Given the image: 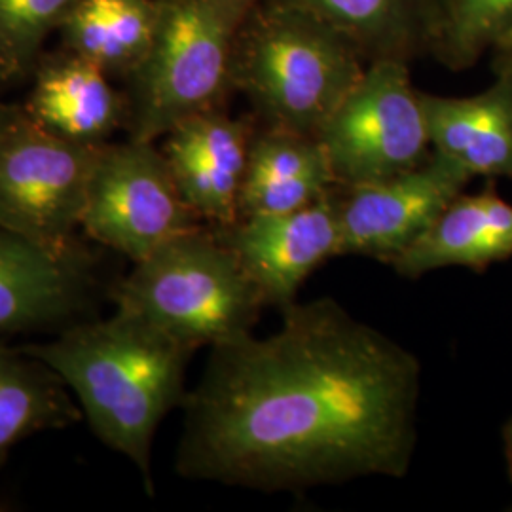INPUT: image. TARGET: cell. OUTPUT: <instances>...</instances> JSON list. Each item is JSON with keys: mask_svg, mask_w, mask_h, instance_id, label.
Returning a JSON list of instances; mask_svg holds the SVG:
<instances>
[{"mask_svg": "<svg viewBox=\"0 0 512 512\" xmlns=\"http://www.w3.org/2000/svg\"><path fill=\"white\" fill-rule=\"evenodd\" d=\"M21 110V105H10V103H0V131L6 128Z\"/></svg>", "mask_w": 512, "mask_h": 512, "instance_id": "22", "label": "cell"}, {"mask_svg": "<svg viewBox=\"0 0 512 512\" xmlns=\"http://www.w3.org/2000/svg\"><path fill=\"white\" fill-rule=\"evenodd\" d=\"M202 224L184 202L156 143L128 137L99 148L82 217L86 236L135 264Z\"/></svg>", "mask_w": 512, "mask_h": 512, "instance_id": "8", "label": "cell"}, {"mask_svg": "<svg viewBox=\"0 0 512 512\" xmlns=\"http://www.w3.org/2000/svg\"><path fill=\"white\" fill-rule=\"evenodd\" d=\"M21 349L73 391L93 435L126 456L152 494V442L165 416L183 408L186 368L198 349L120 310Z\"/></svg>", "mask_w": 512, "mask_h": 512, "instance_id": "2", "label": "cell"}, {"mask_svg": "<svg viewBox=\"0 0 512 512\" xmlns=\"http://www.w3.org/2000/svg\"><path fill=\"white\" fill-rule=\"evenodd\" d=\"M471 175L431 152L420 167L382 183L340 188V256L393 264L465 192Z\"/></svg>", "mask_w": 512, "mask_h": 512, "instance_id": "9", "label": "cell"}, {"mask_svg": "<svg viewBox=\"0 0 512 512\" xmlns=\"http://www.w3.org/2000/svg\"><path fill=\"white\" fill-rule=\"evenodd\" d=\"M505 442H507V458H509V467H511L512 476V421L505 431Z\"/></svg>", "mask_w": 512, "mask_h": 512, "instance_id": "24", "label": "cell"}, {"mask_svg": "<svg viewBox=\"0 0 512 512\" xmlns=\"http://www.w3.org/2000/svg\"><path fill=\"white\" fill-rule=\"evenodd\" d=\"M156 0H78L59 29L61 48L126 82L147 57Z\"/></svg>", "mask_w": 512, "mask_h": 512, "instance_id": "17", "label": "cell"}, {"mask_svg": "<svg viewBox=\"0 0 512 512\" xmlns=\"http://www.w3.org/2000/svg\"><path fill=\"white\" fill-rule=\"evenodd\" d=\"M353 38L287 0H260L236 50V90L256 122L317 137L365 74Z\"/></svg>", "mask_w": 512, "mask_h": 512, "instance_id": "3", "label": "cell"}, {"mask_svg": "<svg viewBox=\"0 0 512 512\" xmlns=\"http://www.w3.org/2000/svg\"><path fill=\"white\" fill-rule=\"evenodd\" d=\"M126 311L192 348L253 334L266 300L213 226H196L133 264L110 291Z\"/></svg>", "mask_w": 512, "mask_h": 512, "instance_id": "5", "label": "cell"}, {"mask_svg": "<svg viewBox=\"0 0 512 512\" xmlns=\"http://www.w3.org/2000/svg\"><path fill=\"white\" fill-rule=\"evenodd\" d=\"M435 2V10H437V14H439L440 6L444 4V0H433ZM437 21V19H435Z\"/></svg>", "mask_w": 512, "mask_h": 512, "instance_id": "25", "label": "cell"}, {"mask_svg": "<svg viewBox=\"0 0 512 512\" xmlns=\"http://www.w3.org/2000/svg\"><path fill=\"white\" fill-rule=\"evenodd\" d=\"M256 131L253 118L228 110L192 116L164 137L162 152L190 211L213 228L239 220V198Z\"/></svg>", "mask_w": 512, "mask_h": 512, "instance_id": "11", "label": "cell"}, {"mask_svg": "<svg viewBox=\"0 0 512 512\" xmlns=\"http://www.w3.org/2000/svg\"><path fill=\"white\" fill-rule=\"evenodd\" d=\"M260 0H156L148 54L124 82L129 139L156 143L184 120L226 109L236 50Z\"/></svg>", "mask_w": 512, "mask_h": 512, "instance_id": "4", "label": "cell"}, {"mask_svg": "<svg viewBox=\"0 0 512 512\" xmlns=\"http://www.w3.org/2000/svg\"><path fill=\"white\" fill-rule=\"evenodd\" d=\"M336 188L327 152L317 137L260 126L249 148L239 219L298 211Z\"/></svg>", "mask_w": 512, "mask_h": 512, "instance_id": "16", "label": "cell"}, {"mask_svg": "<svg viewBox=\"0 0 512 512\" xmlns=\"http://www.w3.org/2000/svg\"><path fill=\"white\" fill-rule=\"evenodd\" d=\"M421 365L332 298L279 329L211 348L184 399L177 473L268 494L403 478L418 444Z\"/></svg>", "mask_w": 512, "mask_h": 512, "instance_id": "1", "label": "cell"}, {"mask_svg": "<svg viewBox=\"0 0 512 512\" xmlns=\"http://www.w3.org/2000/svg\"><path fill=\"white\" fill-rule=\"evenodd\" d=\"M78 0H0V90L18 86L37 69L44 44Z\"/></svg>", "mask_w": 512, "mask_h": 512, "instance_id": "21", "label": "cell"}, {"mask_svg": "<svg viewBox=\"0 0 512 512\" xmlns=\"http://www.w3.org/2000/svg\"><path fill=\"white\" fill-rule=\"evenodd\" d=\"M25 114L57 137L105 145L128 126V97L109 74L65 48L44 52L31 76Z\"/></svg>", "mask_w": 512, "mask_h": 512, "instance_id": "12", "label": "cell"}, {"mask_svg": "<svg viewBox=\"0 0 512 512\" xmlns=\"http://www.w3.org/2000/svg\"><path fill=\"white\" fill-rule=\"evenodd\" d=\"M266 300L281 311L327 260L340 256V186L304 209L217 228Z\"/></svg>", "mask_w": 512, "mask_h": 512, "instance_id": "10", "label": "cell"}, {"mask_svg": "<svg viewBox=\"0 0 512 512\" xmlns=\"http://www.w3.org/2000/svg\"><path fill=\"white\" fill-rule=\"evenodd\" d=\"M101 147L57 137L21 107L0 131V226L57 258H84L76 230Z\"/></svg>", "mask_w": 512, "mask_h": 512, "instance_id": "6", "label": "cell"}, {"mask_svg": "<svg viewBox=\"0 0 512 512\" xmlns=\"http://www.w3.org/2000/svg\"><path fill=\"white\" fill-rule=\"evenodd\" d=\"M509 42L512 0H444L429 46L442 65L459 71Z\"/></svg>", "mask_w": 512, "mask_h": 512, "instance_id": "20", "label": "cell"}, {"mask_svg": "<svg viewBox=\"0 0 512 512\" xmlns=\"http://www.w3.org/2000/svg\"><path fill=\"white\" fill-rule=\"evenodd\" d=\"M494 67H507L512 71V42L507 46L495 50V63Z\"/></svg>", "mask_w": 512, "mask_h": 512, "instance_id": "23", "label": "cell"}, {"mask_svg": "<svg viewBox=\"0 0 512 512\" xmlns=\"http://www.w3.org/2000/svg\"><path fill=\"white\" fill-rule=\"evenodd\" d=\"M317 139L340 188L382 183L425 164L433 150L408 61H370Z\"/></svg>", "mask_w": 512, "mask_h": 512, "instance_id": "7", "label": "cell"}, {"mask_svg": "<svg viewBox=\"0 0 512 512\" xmlns=\"http://www.w3.org/2000/svg\"><path fill=\"white\" fill-rule=\"evenodd\" d=\"M82 418L69 387L23 349L0 344V465L21 440Z\"/></svg>", "mask_w": 512, "mask_h": 512, "instance_id": "18", "label": "cell"}, {"mask_svg": "<svg viewBox=\"0 0 512 512\" xmlns=\"http://www.w3.org/2000/svg\"><path fill=\"white\" fill-rule=\"evenodd\" d=\"M494 71V84L471 97L421 92L431 150L473 179H512V71Z\"/></svg>", "mask_w": 512, "mask_h": 512, "instance_id": "13", "label": "cell"}, {"mask_svg": "<svg viewBox=\"0 0 512 512\" xmlns=\"http://www.w3.org/2000/svg\"><path fill=\"white\" fill-rule=\"evenodd\" d=\"M84 266V258H57L0 226V336L74 323L90 293Z\"/></svg>", "mask_w": 512, "mask_h": 512, "instance_id": "14", "label": "cell"}, {"mask_svg": "<svg viewBox=\"0 0 512 512\" xmlns=\"http://www.w3.org/2000/svg\"><path fill=\"white\" fill-rule=\"evenodd\" d=\"M353 38L368 63L408 61L429 46L437 10L433 0H287Z\"/></svg>", "mask_w": 512, "mask_h": 512, "instance_id": "19", "label": "cell"}, {"mask_svg": "<svg viewBox=\"0 0 512 512\" xmlns=\"http://www.w3.org/2000/svg\"><path fill=\"white\" fill-rule=\"evenodd\" d=\"M512 258V205L490 183L478 194L461 192L439 220L391 266L408 279L442 270H484Z\"/></svg>", "mask_w": 512, "mask_h": 512, "instance_id": "15", "label": "cell"}]
</instances>
